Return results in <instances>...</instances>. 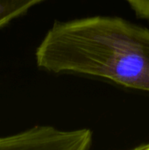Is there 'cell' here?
Listing matches in <instances>:
<instances>
[{
	"label": "cell",
	"mask_w": 149,
	"mask_h": 150,
	"mask_svg": "<svg viewBox=\"0 0 149 150\" xmlns=\"http://www.w3.org/2000/svg\"><path fill=\"white\" fill-rule=\"evenodd\" d=\"M39 68L149 92V29L119 17L55 21L35 53Z\"/></svg>",
	"instance_id": "1"
},
{
	"label": "cell",
	"mask_w": 149,
	"mask_h": 150,
	"mask_svg": "<svg viewBox=\"0 0 149 150\" xmlns=\"http://www.w3.org/2000/svg\"><path fill=\"white\" fill-rule=\"evenodd\" d=\"M75 142L72 131L38 126L18 134L0 138V149H70Z\"/></svg>",
	"instance_id": "2"
},
{
	"label": "cell",
	"mask_w": 149,
	"mask_h": 150,
	"mask_svg": "<svg viewBox=\"0 0 149 150\" xmlns=\"http://www.w3.org/2000/svg\"><path fill=\"white\" fill-rule=\"evenodd\" d=\"M44 0H0V27Z\"/></svg>",
	"instance_id": "3"
},
{
	"label": "cell",
	"mask_w": 149,
	"mask_h": 150,
	"mask_svg": "<svg viewBox=\"0 0 149 150\" xmlns=\"http://www.w3.org/2000/svg\"><path fill=\"white\" fill-rule=\"evenodd\" d=\"M137 18L149 21V0H126Z\"/></svg>",
	"instance_id": "4"
},
{
	"label": "cell",
	"mask_w": 149,
	"mask_h": 150,
	"mask_svg": "<svg viewBox=\"0 0 149 150\" xmlns=\"http://www.w3.org/2000/svg\"><path fill=\"white\" fill-rule=\"evenodd\" d=\"M135 149H142V150H148L149 149V143H146L144 145H140L135 148Z\"/></svg>",
	"instance_id": "5"
}]
</instances>
